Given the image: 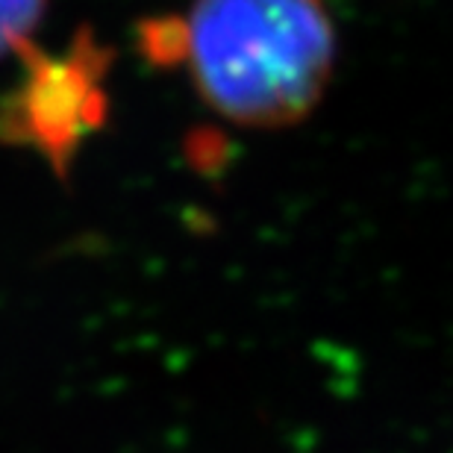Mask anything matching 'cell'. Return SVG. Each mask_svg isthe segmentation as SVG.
Returning <instances> with one entry per match:
<instances>
[{"label":"cell","mask_w":453,"mask_h":453,"mask_svg":"<svg viewBox=\"0 0 453 453\" xmlns=\"http://www.w3.org/2000/svg\"><path fill=\"white\" fill-rule=\"evenodd\" d=\"M48 0H0V57L21 48L39 27Z\"/></svg>","instance_id":"obj_2"},{"label":"cell","mask_w":453,"mask_h":453,"mask_svg":"<svg viewBox=\"0 0 453 453\" xmlns=\"http://www.w3.org/2000/svg\"><path fill=\"white\" fill-rule=\"evenodd\" d=\"M186 62L215 112L244 127H283L327 86L333 27L319 0H195Z\"/></svg>","instance_id":"obj_1"}]
</instances>
